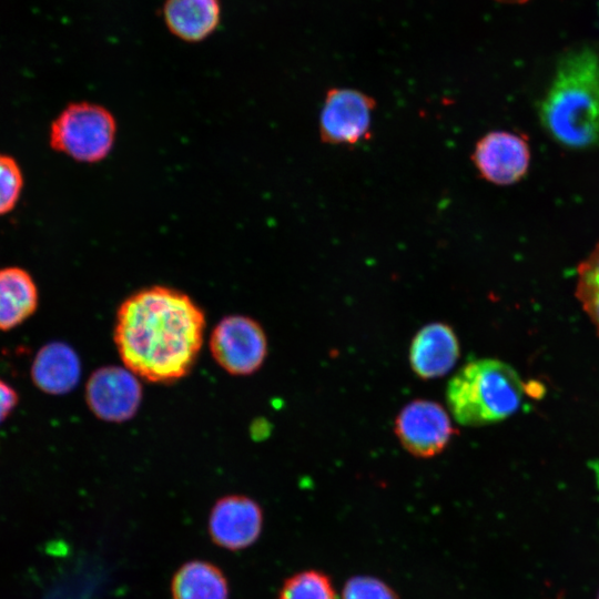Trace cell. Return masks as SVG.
<instances>
[{
    "label": "cell",
    "instance_id": "6da1fadb",
    "mask_svg": "<svg viewBox=\"0 0 599 599\" xmlns=\"http://www.w3.org/2000/svg\"><path fill=\"white\" fill-rule=\"evenodd\" d=\"M205 315L185 293L152 286L120 305L113 338L124 366L152 383L186 376L201 351Z\"/></svg>",
    "mask_w": 599,
    "mask_h": 599
},
{
    "label": "cell",
    "instance_id": "7a4b0ae2",
    "mask_svg": "<svg viewBox=\"0 0 599 599\" xmlns=\"http://www.w3.org/2000/svg\"><path fill=\"white\" fill-rule=\"evenodd\" d=\"M539 116L565 146L582 149L599 141V57L593 51L582 49L561 59Z\"/></svg>",
    "mask_w": 599,
    "mask_h": 599
},
{
    "label": "cell",
    "instance_id": "3957f363",
    "mask_svg": "<svg viewBox=\"0 0 599 599\" xmlns=\"http://www.w3.org/2000/svg\"><path fill=\"white\" fill-rule=\"evenodd\" d=\"M524 394L525 385L510 365L480 358L467 363L450 378L446 399L458 424L479 427L514 415Z\"/></svg>",
    "mask_w": 599,
    "mask_h": 599
},
{
    "label": "cell",
    "instance_id": "277c9868",
    "mask_svg": "<svg viewBox=\"0 0 599 599\" xmlns=\"http://www.w3.org/2000/svg\"><path fill=\"white\" fill-rule=\"evenodd\" d=\"M115 131V120L106 109L71 103L52 122L50 145L77 161L98 162L111 151Z\"/></svg>",
    "mask_w": 599,
    "mask_h": 599
},
{
    "label": "cell",
    "instance_id": "5b68a950",
    "mask_svg": "<svg viewBox=\"0 0 599 599\" xmlns=\"http://www.w3.org/2000/svg\"><path fill=\"white\" fill-rule=\"evenodd\" d=\"M210 349L221 368L231 375L245 376L263 365L267 355V338L254 318L229 315L213 328Z\"/></svg>",
    "mask_w": 599,
    "mask_h": 599
},
{
    "label": "cell",
    "instance_id": "8992f818",
    "mask_svg": "<svg viewBox=\"0 0 599 599\" xmlns=\"http://www.w3.org/2000/svg\"><path fill=\"white\" fill-rule=\"evenodd\" d=\"M375 100L362 91L333 88L326 92L319 113L323 143L355 146L370 138Z\"/></svg>",
    "mask_w": 599,
    "mask_h": 599
},
{
    "label": "cell",
    "instance_id": "52a82bcc",
    "mask_svg": "<svg viewBox=\"0 0 599 599\" xmlns=\"http://www.w3.org/2000/svg\"><path fill=\"white\" fill-rule=\"evenodd\" d=\"M394 430L402 446L418 458L440 454L456 434L446 409L428 399H416L404 406L395 419Z\"/></svg>",
    "mask_w": 599,
    "mask_h": 599
},
{
    "label": "cell",
    "instance_id": "ba28073f",
    "mask_svg": "<svg viewBox=\"0 0 599 599\" xmlns=\"http://www.w3.org/2000/svg\"><path fill=\"white\" fill-rule=\"evenodd\" d=\"M530 158L527 138L504 130L486 133L476 142L471 153L478 174L500 186L519 182L527 174Z\"/></svg>",
    "mask_w": 599,
    "mask_h": 599
},
{
    "label": "cell",
    "instance_id": "9c48e42d",
    "mask_svg": "<svg viewBox=\"0 0 599 599\" xmlns=\"http://www.w3.org/2000/svg\"><path fill=\"white\" fill-rule=\"evenodd\" d=\"M142 399L138 376L126 367L105 366L94 370L85 386V402L104 422L121 423L132 418Z\"/></svg>",
    "mask_w": 599,
    "mask_h": 599
},
{
    "label": "cell",
    "instance_id": "30bf717a",
    "mask_svg": "<svg viewBox=\"0 0 599 599\" xmlns=\"http://www.w3.org/2000/svg\"><path fill=\"white\" fill-rule=\"evenodd\" d=\"M262 524V509L254 500L231 495L219 499L212 508L209 530L216 545L237 550L258 538Z\"/></svg>",
    "mask_w": 599,
    "mask_h": 599
},
{
    "label": "cell",
    "instance_id": "8fae6325",
    "mask_svg": "<svg viewBox=\"0 0 599 599\" xmlns=\"http://www.w3.org/2000/svg\"><path fill=\"white\" fill-rule=\"evenodd\" d=\"M460 355L458 338L448 324L436 322L422 327L409 347L413 372L423 379L446 375Z\"/></svg>",
    "mask_w": 599,
    "mask_h": 599
},
{
    "label": "cell",
    "instance_id": "7c38bea8",
    "mask_svg": "<svg viewBox=\"0 0 599 599\" xmlns=\"http://www.w3.org/2000/svg\"><path fill=\"white\" fill-rule=\"evenodd\" d=\"M81 377V363L74 349L62 342L45 344L31 365L33 384L51 395L71 392Z\"/></svg>",
    "mask_w": 599,
    "mask_h": 599
},
{
    "label": "cell",
    "instance_id": "4fadbf2b",
    "mask_svg": "<svg viewBox=\"0 0 599 599\" xmlns=\"http://www.w3.org/2000/svg\"><path fill=\"white\" fill-rule=\"evenodd\" d=\"M164 22L179 39L195 42L206 39L219 26V0H165Z\"/></svg>",
    "mask_w": 599,
    "mask_h": 599
},
{
    "label": "cell",
    "instance_id": "5bb4252c",
    "mask_svg": "<svg viewBox=\"0 0 599 599\" xmlns=\"http://www.w3.org/2000/svg\"><path fill=\"white\" fill-rule=\"evenodd\" d=\"M38 306V290L31 275L19 267L0 270V329L22 324Z\"/></svg>",
    "mask_w": 599,
    "mask_h": 599
},
{
    "label": "cell",
    "instance_id": "9a60e30c",
    "mask_svg": "<svg viewBox=\"0 0 599 599\" xmlns=\"http://www.w3.org/2000/svg\"><path fill=\"white\" fill-rule=\"evenodd\" d=\"M172 596L173 599H227V582L214 565L190 561L176 571Z\"/></svg>",
    "mask_w": 599,
    "mask_h": 599
},
{
    "label": "cell",
    "instance_id": "2e32d148",
    "mask_svg": "<svg viewBox=\"0 0 599 599\" xmlns=\"http://www.w3.org/2000/svg\"><path fill=\"white\" fill-rule=\"evenodd\" d=\"M575 294L599 335V243L577 267Z\"/></svg>",
    "mask_w": 599,
    "mask_h": 599
},
{
    "label": "cell",
    "instance_id": "e0dca14e",
    "mask_svg": "<svg viewBox=\"0 0 599 599\" xmlns=\"http://www.w3.org/2000/svg\"><path fill=\"white\" fill-rule=\"evenodd\" d=\"M278 599H337V596L326 573L304 570L284 582Z\"/></svg>",
    "mask_w": 599,
    "mask_h": 599
},
{
    "label": "cell",
    "instance_id": "ac0fdd59",
    "mask_svg": "<svg viewBox=\"0 0 599 599\" xmlns=\"http://www.w3.org/2000/svg\"><path fill=\"white\" fill-rule=\"evenodd\" d=\"M23 185L21 170L14 159L0 154V215L11 211Z\"/></svg>",
    "mask_w": 599,
    "mask_h": 599
},
{
    "label": "cell",
    "instance_id": "d6986e66",
    "mask_svg": "<svg viewBox=\"0 0 599 599\" xmlns=\"http://www.w3.org/2000/svg\"><path fill=\"white\" fill-rule=\"evenodd\" d=\"M342 599H398L384 581L370 576H355L346 581Z\"/></svg>",
    "mask_w": 599,
    "mask_h": 599
},
{
    "label": "cell",
    "instance_id": "ffe728a7",
    "mask_svg": "<svg viewBox=\"0 0 599 599\" xmlns=\"http://www.w3.org/2000/svg\"><path fill=\"white\" fill-rule=\"evenodd\" d=\"M17 404V392L8 383L0 379V423L12 413Z\"/></svg>",
    "mask_w": 599,
    "mask_h": 599
},
{
    "label": "cell",
    "instance_id": "44dd1931",
    "mask_svg": "<svg viewBox=\"0 0 599 599\" xmlns=\"http://www.w3.org/2000/svg\"><path fill=\"white\" fill-rule=\"evenodd\" d=\"M512 1H524V0H512Z\"/></svg>",
    "mask_w": 599,
    "mask_h": 599
},
{
    "label": "cell",
    "instance_id": "7402d4cb",
    "mask_svg": "<svg viewBox=\"0 0 599 599\" xmlns=\"http://www.w3.org/2000/svg\"><path fill=\"white\" fill-rule=\"evenodd\" d=\"M599 599V598H598Z\"/></svg>",
    "mask_w": 599,
    "mask_h": 599
}]
</instances>
